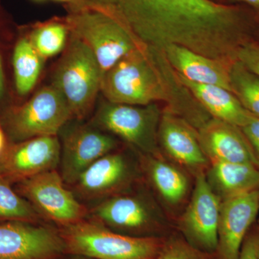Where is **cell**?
<instances>
[{"label":"cell","mask_w":259,"mask_h":259,"mask_svg":"<svg viewBox=\"0 0 259 259\" xmlns=\"http://www.w3.org/2000/svg\"><path fill=\"white\" fill-rule=\"evenodd\" d=\"M107 102L146 106L161 102L181 116L199 104L179 81L163 51L136 49L124 56L102 77L101 90Z\"/></svg>","instance_id":"obj_1"},{"label":"cell","mask_w":259,"mask_h":259,"mask_svg":"<svg viewBox=\"0 0 259 259\" xmlns=\"http://www.w3.org/2000/svg\"><path fill=\"white\" fill-rule=\"evenodd\" d=\"M59 231L66 254L93 259H154L166 238L126 236L89 218Z\"/></svg>","instance_id":"obj_2"},{"label":"cell","mask_w":259,"mask_h":259,"mask_svg":"<svg viewBox=\"0 0 259 259\" xmlns=\"http://www.w3.org/2000/svg\"><path fill=\"white\" fill-rule=\"evenodd\" d=\"M69 35L52 84L66 99L73 118L83 121L95 108L103 74L90 48L76 35Z\"/></svg>","instance_id":"obj_3"},{"label":"cell","mask_w":259,"mask_h":259,"mask_svg":"<svg viewBox=\"0 0 259 259\" xmlns=\"http://www.w3.org/2000/svg\"><path fill=\"white\" fill-rule=\"evenodd\" d=\"M73 119L66 99L51 84L40 89L23 105L10 108L0 121L8 139L17 143L40 136H59Z\"/></svg>","instance_id":"obj_4"},{"label":"cell","mask_w":259,"mask_h":259,"mask_svg":"<svg viewBox=\"0 0 259 259\" xmlns=\"http://www.w3.org/2000/svg\"><path fill=\"white\" fill-rule=\"evenodd\" d=\"M64 20L70 33L81 39L93 51L103 75L124 56L139 48L120 23L100 12L69 11Z\"/></svg>","instance_id":"obj_5"},{"label":"cell","mask_w":259,"mask_h":259,"mask_svg":"<svg viewBox=\"0 0 259 259\" xmlns=\"http://www.w3.org/2000/svg\"><path fill=\"white\" fill-rule=\"evenodd\" d=\"M14 188L46 222L56 228L72 226L88 218V207L76 198L58 169L18 182Z\"/></svg>","instance_id":"obj_6"},{"label":"cell","mask_w":259,"mask_h":259,"mask_svg":"<svg viewBox=\"0 0 259 259\" xmlns=\"http://www.w3.org/2000/svg\"><path fill=\"white\" fill-rule=\"evenodd\" d=\"M161 116L156 104L137 106L107 102L100 105L90 122L123 140L141 154L157 156Z\"/></svg>","instance_id":"obj_7"},{"label":"cell","mask_w":259,"mask_h":259,"mask_svg":"<svg viewBox=\"0 0 259 259\" xmlns=\"http://www.w3.org/2000/svg\"><path fill=\"white\" fill-rule=\"evenodd\" d=\"M69 121L59 134L61 144L58 171L68 187L99 158L115 151L117 140L106 131L90 122Z\"/></svg>","instance_id":"obj_8"},{"label":"cell","mask_w":259,"mask_h":259,"mask_svg":"<svg viewBox=\"0 0 259 259\" xmlns=\"http://www.w3.org/2000/svg\"><path fill=\"white\" fill-rule=\"evenodd\" d=\"M89 219L133 237L160 236L161 223L153 206L139 194L125 192L88 207Z\"/></svg>","instance_id":"obj_9"},{"label":"cell","mask_w":259,"mask_h":259,"mask_svg":"<svg viewBox=\"0 0 259 259\" xmlns=\"http://www.w3.org/2000/svg\"><path fill=\"white\" fill-rule=\"evenodd\" d=\"M136 177V168L125 153L114 151L99 158L70 186L88 207L126 192Z\"/></svg>","instance_id":"obj_10"},{"label":"cell","mask_w":259,"mask_h":259,"mask_svg":"<svg viewBox=\"0 0 259 259\" xmlns=\"http://www.w3.org/2000/svg\"><path fill=\"white\" fill-rule=\"evenodd\" d=\"M66 255L59 228L49 223H0V259H60Z\"/></svg>","instance_id":"obj_11"},{"label":"cell","mask_w":259,"mask_h":259,"mask_svg":"<svg viewBox=\"0 0 259 259\" xmlns=\"http://www.w3.org/2000/svg\"><path fill=\"white\" fill-rule=\"evenodd\" d=\"M221 205L204 172L197 174L192 198L179 223L182 237L197 249L215 253Z\"/></svg>","instance_id":"obj_12"},{"label":"cell","mask_w":259,"mask_h":259,"mask_svg":"<svg viewBox=\"0 0 259 259\" xmlns=\"http://www.w3.org/2000/svg\"><path fill=\"white\" fill-rule=\"evenodd\" d=\"M61 144L58 136H40L12 143L0 158V175L12 185L58 169Z\"/></svg>","instance_id":"obj_13"},{"label":"cell","mask_w":259,"mask_h":259,"mask_svg":"<svg viewBox=\"0 0 259 259\" xmlns=\"http://www.w3.org/2000/svg\"><path fill=\"white\" fill-rule=\"evenodd\" d=\"M259 212V190L222 201L218 229V259H238Z\"/></svg>","instance_id":"obj_14"},{"label":"cell","mask_w":259,"mask_h":259,"mask_svg":"<svg viewBox=\"0 0 259 259\" xmlns=\"http://www.w3.org/2000/svg\"><path fill=\"white\" fill-rule=\"evenodd\" d=\"M158 141L172 159L195 172L196 175L209 167V161L201 147L197 131L188 121L171 110L161 113Z\"/></svg>","instance_id":"obj_15"},{"label":"cell","mask_w":259,"mask_h":259,"mask_svg":"<svg viewBox=\"0 0 259 259\" xmlns=\"http://www.w3.org/2000/svg\"><path fill=\"white\" fill-rule=\"evenodd\" d=\"M197 134L209 163L233 162L253 164L249 146L238 126L212 117L199 126Z\"/></svg>","instance_id":"obj_16"},{"label":"cell","mask_w":259,"mask_h":259,"mask_svg":"<svg viewBox=\"0 0 259 259\" xmlns=\"http://www.w3.org/2000/svg\"><path fill=\"white\" fill-rule=\"evenodd\" d=\"M163 53L172 69L186 79L218 85L231 91L230 73L236 60L214 59L177 45L166 47Z\"/></svg>","instance_id":"obj_17"},{"label":"cell","mask_w":259,"mask_h":259,"mask_svg":"<svg viewBox=\"0 0 259 259\" xmlns=\"http://www.w3.org/2000/svg\"><path fill=\"white\" fill-rule=\"evenodd\" d=\"M176 74L181 83L212 117L239 127L246 123L250 113L231 91L218 85L192 82Z\"/></svg>","instance_id":"obj_18"},{"label":"cell","mask_w":259,"mask_h":259,"mask_svg":"<svg viewBox=\"0 0 259 259\" xmlns=\"http://www.w3.org/2000/svg\"><path fill=\"white\" fill-rule=\"evenodd\" d=\"M205 175L213 192L221 202L259 190V169L252 163H209Z\"/></svg>","instance_id":"obj_19"},{"label":"cell","mask_w":259,"mask_h":259,"mask_svg":"<svg viewBox=\"0 0 259 259\" xmlns=\"http://www.w3.org/2000/svg\"><path fill=\"white\" fill-rule=\"evenodd\" d=\"M142 156L143 168L156 192L168 204L180 203L188 193L187 176L175 165L157 156Z\"/></svg>","instance_id":"obj_20"},{"label":"cell","mask_w":259,"mask_h":259,"mask_svg":"<svg viewBox=\"0 0 259 259\" xmlns=\"http://www.w3.org/2000/svg\"><path fill=\"white\" fill-rule=\"evenodd\" d=\"M41 59L30 39L22 38L13 54L15 87L19 95H25L36 83L40 71Z\"/></svg>","instance_id":"obj_21"},{"label":"cell","mask_w":259,"mask_h":259,"mask_svg":"<svg viewBox=\"0 0 259 259\" xmlns=\"http://www.w3.org/2000/svg\"><path fill=\"white\" fill-rule=\"evenodd\" d=\"M10 221L48 223L13 185L0 175V223Z\"/></svg>","instance_id":"obj_22"},{"label":"cell","mask_w":259,"mask_h":259,"mask_svg":"<svg viewBox=\"0 0 259 259\" xmlns=\"http://www.w3.org/2000/svg\"><path fill=\"white\" fill-rule=\"evenodd\" d=\"M231 92L245 110L259 117V78L236 60L230 73Z\"/></svg>","instance_id":"obj_23"},{"label":"cell","mask_w":259,"mask_h":259,"mask_svg":"<svg viewBox=\"0 0 259 259\" xmlns=\"http://www.w3.org/2000/svg\"><path fill=\"white\" fill-rule=\"evenodd\" d=\"M69 29L65 20L51 22L37 27L30 35V40L41 58H49L64 50Z\"/></svg>","instance_id":"obj_24"},{"label":"cell","mask_w":259,"mask_h":259,"mask_svg":"<svg viewBox=\"0 0 259 259\" xmlns=\"http://www.w3.org/2000/svg\"><path fill=\"white\" fill-rule=\"evenodd\" d=\"M154 259H218L215 253L197 249L182 236L166 237Z\"/></svg>","instance_id":"obj_25"},{"label":"cell","mask_w":259,"mask_h":259,"mask_svg":"<svg viewBox=\"0 0 259 259\" xmlns=\"http://www.w3.org/2000/svg\"><path fill=\"white\" fill-rule=\"evenodd\" d=\"M236 59L259 78V42L247 40L238 49Z\"/></svg>","instance_id":"obj_26"},{"label":"cell","mask_w":259,"mask_h":259,"mask_svg":"<svg viewBox=\"0 0 259 259\" xmlns=\"http://www.w3.org/2000/svg\"><path fill=\"white\" fill-rule=\"evenodd\" d=\"M240 128L249 146L253 164L259 169V117L250 113L246 123Z\"/></svg>","instance_id":"obj_27"},{"label":"cell","mask_w":259,"mask_h":259,"mask_svg":"<svg viewBox=\"0 0 259 259\" xmlns=\"http://www.w3.org/2000/svg\"><path fill=\"white\" fill-rule=\"evenodd\" d=\"M259 227L250 230L242 245L238 259H258Z\"/></svg>","instance_id":"obj_28"},{"label":"cell","mask_w":259,"mask_h":259,"mask_svg":"<svg viewBox=\"0 0 259 259\" xmlns=\"http://www.w3.org/2000/svg\"><path fill=\"white\" fill-rule=\"evenodd\" d=\"M223 4L244 5L250 8L259 20V0H223Z\"/></svg>","instance_id":"obj_29"},{"label":"cell","mask_w":259,"mask_h":259,"mask_svg":"<svg viewBox=\"0 0 259 259\" xmlns=\"http://www.w3.org/2000/svg\"><path fill=\"white\" fill-rule=\"evenodd\" d=\"M8 137L6 132H5L4 127L0 121V158L3 157V155L6 152L8 146L10 144H8Z\"/></svg>","instance_id":"obj_30"},{"label":"cell","mask_w":259,"mask_h":259,"mask_svg":"<svg viewBox=\"0 0 259 259\" xmlns=\"http://www.w3.org/2000/svg\"><path fill=\"white\" fill-rule=\"evenodd\" d=\"M5 93V78L3 73V66H2L1 59H0V99L3 96Z\"/></svg>","instance_id":"obj_31"},{"label":"cell","mask_w":259,"mask_h":259,"mask_svg":"<svg viewBox=\"0 0 259 259\" xmlns=\"http://www.w3.org/2000/svg\"><path fill=\"white\" fill-rule=\"evenodd\" d=\"M60 259H93L81 255L66 254Z\"/></svg>","instance_id":"obj_32"},{"label":"cell","mask_w":259,"mask_h":259,"mask_svg":"<svg viewBox=\"0 0 259 259\" xmlns=\"http://www.w3.org/2000/svg\"><path fill=\"white\" fill-rule=\"evenodd\" d=\"M56 1H59V2H64V3H71V2L74 1V0H56Z\"/></svg>","instance_id":"obj_33"},{"label":"cell","mask_w":259,"mask_h":259,"mask_svg":"<svg viewBox=\"0 0 259 259\" xmlns=\"http://www.w3.org/2000/svg\"><path fill=\"white\" fill-rule=\"evenodd\" d=\"M210 1L214 2V3H222V4H223V0H210Z\"/></svg>","instance_id":"obj_34"},{"label":"cell","mask_w":259,"mask_h":259,"mask_svg":"<svg viewBox=\"0 0 259 259\" xmlns=\"http://www.w3.org/2000/svg\"><path fill=\"white\" fill-rule=\"evenodd\" d=\"M258 259H259V250H258Z\"/></svg>","instance_id":"obj_35"},{"label":"cell","mask_w":259,"mask_h":259,"mask_svg":"<svg viewBox=\"0 0 259 259\" xmlns=\"http://www.w3.org/2000/svg\"><path fill=\"white\" fill-rule=\"evenodd\" d=\"M36 1H41V0H36Z\"/></svg>","instance_id":"obj_36"},{"label":"cell","mask_w":259,"mask_h":259,"mask_svg":"<svg viewBox=\"0 0 259 259\" xmlns=\"http://www.w3.org/2000/svg\"><path fill=\"white\" fill-rule=\"evenodd\" d=\"M258 227H259V223H258Z\"/></svg>","instance_id":"obj_37"}]
</instances>
